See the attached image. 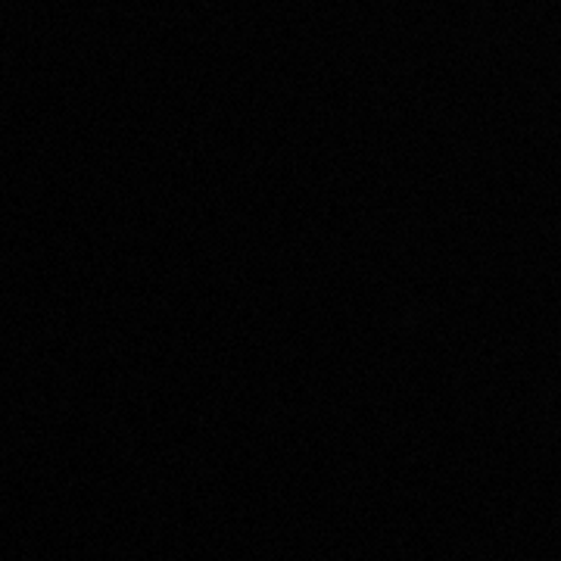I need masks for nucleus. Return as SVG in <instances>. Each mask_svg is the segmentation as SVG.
Masks as SVG:
<instances>
[]
</instances>
